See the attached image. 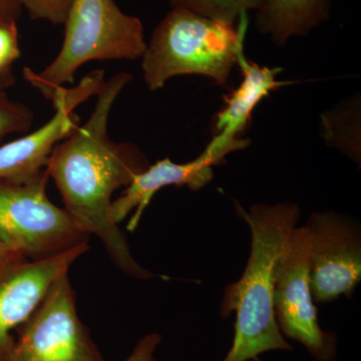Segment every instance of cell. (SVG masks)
<instances>
[{
	"label": "cell",
	"instance_id": "obj_1",
	"mask_svg": "<svg viewBox=\"0 0 361 361\" xmlns=\"http://www.w3.org/2000/svg\"><path fill=\"white\" fill-rule=\"evenodd\" d=\"M130 80L126 71L104 80L89 120L59 142L45 170L58 188L63 209L82 231L101 240L113 264L128 276L149 280L159 275L135 260L127 237L111 219L114 193L149 166L139 147L116 142L109 135L111 109Z\"/></svg>",
	"mask_w": 361,
	"mask_h": 361
},
{
	"label": "cell",
	"instance_id": "obj_2",
	"mask_svg": "<svg viewBox=\"0 0 361 361\" xmlns=\"http://www.w3.org/2000/svg\"><path fill=\"white\" fill-rule=\"evenodd\" d=\"M239 218L251 231V251L242 276L226 286L220 314L235 312L231 348L223 361H258L268 351H292L275 319L274 289L280 260L295 229L301 210L292 202L256 204L246 211L235 203Z\"/></svg>",
	"mask_w": 361,
	"mask_h": 361
},
{
	"label": "cell",
	"instance_id": "obj_3",
	"mask_svg": "<svg viewBox=\"0 0 361 361\" xmlns=\"http://www.w3.org/2000/svg\"><path fill=\"white\" fill-rule=\"evenodd\" d=\"M247 26V13L236 25L172 7L142 56L147 87L158 90L170 78L183 75H204L228 87L233 68L244 51Z\"/></svg>",
	"mask_w": 361,
	"mask_h": 361
},
{
	"label": "cell",
	"instance_id": "obj_4",
	"mask_svg": "<svg viewBox=\"0 0 361 361\" xmlns=\"http://www.w3.org/2000/svg\"><path fill=\"white\" fill-rule=\"evenodd\" d=\"M65 39L44 71L23 70V77L49 99L71 84L80 66L92 61L137 59L146 51L141 20L126 14L114 0H73L65 20Z\"/></svg>",
	"mask_w": 361,
	"mask_h": 361
},
{
	"label": "cell",
	"instance_id": "obj_5",
	"mask_svg": "<svg viewBox=\"0 0 361 361\" xmlns=\"http://www.w3.org/2000/svg\"><path fill=\"white\" fill-rule=\"evenodd\" d=\"M49 179L44 170L28 182H0V239L30 260L59 255L90 238L49 200Z\"/></svg>",
	"mask_w": 361,
	"mask_h": 361
},
{
	"label": "cell",
	"instance_id": "obj_6",
	"mask_svg": "<svg viewBox=\"0 0 361 361\" xmlns=\"http://www.w3.org/2000/svg\"><path fill=\"white\" fill-rule=\"evenodd\" d=\"M9 361H106L78 316L68 274L51 285L16 330Z\"/></svg>",
	"mask_w": 361,
	"mask_h": 361
},
{
	"label": "cell",
	"instance_id": "obj_7",
	"mask_svg": "<svg viewBox=\"0 0 361 361\" xmlns=\"http://www.w3.org/2000/svg\"><path fill=\"white\" fill-rule=\"evenodd\" d=\"M310 237L305 225L295 227L278 267L275 319L287 338L302 344L316 361H334L337 336L323 330L310 288Z\"/></svg>",
	"mask_w": 361,
	"mask_h": 361
},
{
	"label": "cell",
	"instance_id": "obj_8",
	"mask_svg": "<svg viewBox=\"0 0 361 361\" xmlns=\"http://www.w3.org/2000/svg\"><path fill=\"white\" fill-rule=\"evenodd\" d=\"M310 237V288L314 302L350 296L361 280L360 225L334 211L316 212L305 224Z\"/></svg>",
	"mask_w": 361,
	"mask_h": 361
},
{
	"label": "cell",
	"instance_id": "obj_9",
	"mask_svg": "<svg viewBox=\"0 0 361 361\" xmlns=\"http://www.w3.org/2000/svg\"><path fill=\"white\" fill-rule=\"evenodd\" d=\"M104 80V71L97 70L75 87L54 90L49 99L54 114L49 122L30 134L0 145V182H28L42 174L56 147L80 126L75 109L97 96Z\"/></svg>",
	"mask_w": 361,
	"mask_h": 361
},
{
	"label": "cell",
	"instance_id": "obj_10",
	"mask_svg": "<svg viewBox=\"0 0 361 361\" xmlns=\"http://www.w3.org/2000/svg\"><path fill=\"white\" fill-rule=\"evenodd\" d=\"M249 144V140L216 135L203 153L193 161L177 164L166 158L149 165L113 201L111 219L118 225L133 213L127 229L135 231L157 192L169 186L187 187L191 191L203 189L212 180L215 166L223 163L226 156L246 148Z\"/></svg>",
	"mask_w": 361,
	"mask_h": 361
},
{
	"label": "cell",
	"instance_id": "obj_11",
	"mask_svg": "<svg viewBox=\"0 0 361 361\" xmlns=\"http://www.w3.org/2000/svg\"><path fill=\"white\" fill-rule=\"evenodd\" d=\"M89 242L52 257L23 258L0 265V361L11 360L16 332L37 310L51 285L85 252Z\"/></svg>",
	"mask_w": 361,
	"mask_h": 361
},
{
	"label": "cell",
	"instance_id": "obj_12",
	"mask_svg": "<svg viewBox=\"0 0 361 361\" xmlns=\"http://www.w3.org/2000/svg\"><path fill=\"white\" fill-rule=\"evenodd\" d=\"M237 65L241 70L243 80L238 89L225 97V106L216 116L214 130L216 135L239 137L250 125L252 114L257 104L274 92L290 85V82L278 80L281 68L260 66L246 58L244 51L239 54Z\"/></svg>",
	"mask_w": 361,
	"mask_h": 361
},
{
	"label": "cell",
	"instance_id": "obj_13",
	"mask_svg": "<svg viewBox=\"0 0 361 361\" xmlns=\"http://www.w3.org/2000/svg\"><path fill=\"white\" fill-rule=\"evenodd\" d=\"M331 0H262L256 16L259 32L282 47L304 37L329 18Z\"/></svg>",
	"mask_w": 361,
	"mask_h": 361
},
{
	"label": "cell",
	"instance_id": "obj_14",
	"mask_svg": "<svg viewBox=\"0 0 361 361\" xmlns=\"http://www.w3.org/2000/svg\"><path fill=\"white\" fill-rule=\"evenodd\" d=\"M172 7H182L205 18L235 25L242 14L257 11L262 0H170Z\"/></svg>",
	"mask_w": 361,
	"mask_h": 361
},
{
	"label": "cell",
	"instance_id": "obj_15",
	"mask_svg": "<svg viewBox=\"0 0 361 361\" xmlns=\"http://www.w3.org/2000/svg\"><path fill=\"white\" fill-rule=\"evenodd\" d=\"M32 121L33 113L28 106L11 101L6 92L0 94V142L6 135L30 130Z\"/></svg>",
	"mask_w": 361,
	"mask_h": 361
},
{
	"label": "cell",
	"instance_id": "obj_16",
	"mask_svg": "<svg viewBox=\"0 0 361 361\" xmlns=\"http://www.w3.org/2000/svg\"><path fill=\"white\" fill-rule=\"evenodd\" d=\"M25 6L33 20H44L63 25L73 0H18Z\"/></svg>",
	"mask_w": 361,
	"mask_h": 361
},
{
	"label": "cell",
	"instance_id": "obj_17",
	"mask_svg": "<svg viewBox=\"0 0 361 361\" xmlns=\"http://www.w3.org/2000/svg\"><path fill=\"white\" fill-rule=\"evenodd\" d=\"M20 56L16 23L0 25V73L11 71L14 61Z\"/></svg>",
	"mask_w": 361,
	"mask_h": 361
},
{
	"label": "cell",
	"instance_id": "obj_18",
	"mask_svg": "<svg viewBox=\"0 0 361 361\" xmlns=\"http://www.w3.org/2000/svg\"><path fill=\"white\" fill-rule=\"evenodd\" d=\"M163 342L159 332H151L139 339L126 361H158L156 353Z\"/></svg>",
	"mask_w": 361,
	"mask_h": 361
},
{
	"label": "cell",
	"instance_id": "obj_19",
	"mask_svg": "<svg viewBox=\"0 0 361 361\" xmlns=\"http://www.w3.org/2000/svg\"><path fill=\"white\" fill-rule=\"evenodd\" d=\"M20 8L18 0H0V25L16 23Z\"/></svg>",
	"mask_w": 361,
	"mask_h": 361
},
{
	"label": "cell",
	"instance_id": "obj_20",
	"mask_svg": "<svg viewBox=\"0 0 361 361\" xmlns=\"http://www.w3.org/2000/svg\"><path fill=\"white\" fill-rule=\"evenodd\" d=\"M25 258L23 255L0 239V265Z\"/></svg>",
	"mask_w": 361,
	"mask_h": 361
},
{
	"label": "cell",
	"instance_id": "obj_21",
	"mask_svg": "<svg viewBox=\"0 0 361 361\" xmlns=\"http://www.w3.org/2000/svg\"><path fill=\"white\" fill-rule=\"evenodd\" d=\"M14 84H16V77H14L13 71L0 73V94L6 92V90L13 87Z\"/></svg>",
	"mask_w": 361,
	"mask_h": 361
}]
</instances>
